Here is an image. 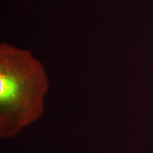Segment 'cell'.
Masks as SVG:
<instances>
[{
    "instance_id": "1",
    "label": "cell",
    "mask_w": 153,
    "mask_h": 153,
    "mask_svg": "<svg viewBox=\"0 0 153 153\" xmlns=\"http://www.w3.org/2000/svg\"><path fill=\"white\" fill-rule=\"evenodd\" d=\"M49 80L41 62L28 51L0 45V137L9 139L45 113Z\"/></svg>"
}]
</instances>
